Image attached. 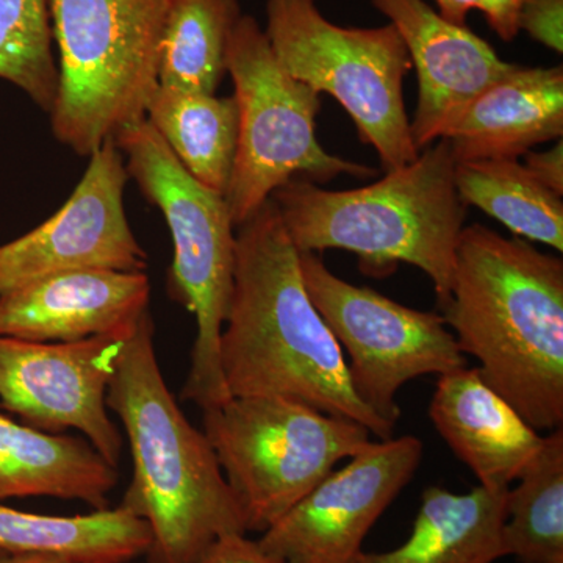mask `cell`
Instances as JSON below:
<instances>
[{
	"instance_id": "29",
	"label": "cell",
	"mask_w": 563,
	"mask_h": 563,
	"mask_svg": "<svg viewBox=\"0 0 563 563\" xmlns=\"http://www.w3.org/2000/svg\"><path fill=\"white\" fill-rule=\"evenodd\" d=\"M521 5L523 0H477V10L503 41H514L520 33Z\"/></svg>"
},
{
	"instance_id": "6",
	"label": "cell",
	"mask_w": 563,
	"mask_h": 563,
	"mask_svg": "<svg viewBox=\"0 0 563 563\" xmlns=\"http://www.w3.org/2000/svg\"><path fill=\"white\" fill-rule=\"evenodd\" d=\"M172 0H51L58 51L52 133L76 154L92 152L146 117L158 87Z\"/></svg>"
},
{
	"instance_id": "26",
	"label": "cell",
	"mask_w": 563,
	"mask_h": 563,
	"mask_svg": "<svg viewBox=\"0 0 563 563\" xmlns=\"http://www.w3.org/2000/svg\"><path fill=\"white\" fill-rule=\"evenodd\" d=\"M548 49L563 52V0H523L520 32Z\"/></svg>"
},
{
	"instance_id": "22",
	"label": "cell",
	"mask_w": 563,
	"mask_h": 563,
	"mask_svg": "<svg viewBox=\"0 0 563 563\" xmlns=\"http://www.w3.org/2000/svg\"><path fill=\"white\" fill-rule=\"evenodd\" d=\"M455 188L517 236L563 251L562 196L543 187L518 158L455 162Z\"/></svg>"
},
{
	"instance_id": "10",
	"label": "cell",
	"mask_w": 563,
	"mask_h": 563,
	"mask_svg": "<svg viewBox=\"0 0 563 563\" xmlns=\"http://www.w3.org/2000/svg\"><path fill=\"white\" fill-rule=\"evenodd\" d=\"M301 272L313 306L350 355L354 391L390 424L401 417L396 396L404 384L466 365L442 314L410 309L340 279L312 252H302Z\"/></svg>"
},
{
	"instance_id": "15",
	"label": "cell",
	"mask_w": 563,
	"mask_h": 563,
	"mask_svg": "<svg viewBox=\"0 0 563 563\" xmlns=\"http://www.w3.org/2000/svg\"><path fill=\"white\" fill-rule=\"evenodd\" d=\"M151 292L146 272L52 274L0 295V335L77 343L131 332L150 312Z\"/></svg>"
},
{
	"instance_id": "7",
	"label": "cell",
	"mask_w": 563,
	"mask_h": 563,
	"mask_svg": "<svg viewBox=\"0 0 563 563\" xmlns=\"http://www.w3.org/2000/svg\"><path fill=\"white\" fill-rule=\"evenodd\" d=\"M202 431L242 509L246 532H265L333 466L372 442L358 422L307 404L231 396L202 410Z\"/></svg>"
},
{
	"instance_id": "3",
	"label": "cell",
	"mask_w": 563,
	"mask_h": 563,
	"mask_svg": "<svg viewBox=\"0 0 563 563\" xmlns=\"http://www.w3.org/2000/svg\"><path fill=\"white\" fill-rule=\"evenodd\" d=\"M107 407L124 428L133 462L120 506L150 526L151 562L196 563L218 540L247 533L209 439L165 383L151 312L122 346Z\"/></svg>"
},
{
	"instance_id": "18",
	"label": "cell",
	"mask_w": 563,
	"mask_h": 563,
	"mask_svg": "<svg viewBox=\"0 0 563 563\" xmlns=\"http://www.w3.org/2000/svg\"><path fill=\"white\" fill-rule=\"evenodd\" d=\"M118 481L117 466L87 439L22 424L0 406V501L51 496L101 510Z\"/></svg>"
},
{
	"instance_id": "4",
	"label": "cell",
	"mask_w": 563,
	"mask_h": 563,
	"mask_svg": "<svg viewBox=\"0 0 563 563\" xmlns=\"http://www.w3.org/2000/svg\"><path fill=\"white\" fill-rule=\"evenodd\" d=\"M454 168L450 140L440 139L417 161L368 187L332 191L298 177L272 199L301 254L352 252L362 268L376 274L409 263L431 279L442 303L450 296L466 218Z\"/></svg>"
},
{
	"instance_id": "11",
	"label": "cell",
	"mask_w": 563,
	"mask_h": 563,
	"mask_svg": "<svg viewBox=\"0 0 563 563\" xmlns=\"http://www.w3.org/2000/svg\"><path fill=\"white\" fill-rule=\"evenodd\" d=\"M133 331L77 343L0 335V406L40 431L80 432L118 468L124 440L110 417L107 388Z\"/></svg>"
},
{
	"instance_id": "20",
	"label": "cell",
	"mask_w": 563,
	"mask_h": 563,
	"mask_svg": "<svg viewBox=\"0 0 563 563\" xmlns=\"http://www.w3.org/2000/svg\"><path fill=\"white\" fill-rule=\"evenodd\" d=\"M146 521L121 506L57 517L0 503V553L44 554L79 563H129L150 553Z\"/></svg>"
},
{
	"instance_id": "2",
	"label": "cell",
	"mask_w": 563,
	"mask_h": 563,
	"mask_svg": "<svg viewBox=\"0 0 563 563\" xmlns=\"http://www.w3.org/2000/svg\"><path fill=\"white\" fill-rule=\"evenodd\" d=\"M462 354L536 431L563 428V262L481 224L461 233L440 303Z\"/></svg>"
},
{
	"instance_id": "24",
	"label": "cell",
	"mask_w": 563,
	"mask_h": 563,
	"mask_svg": "<svg viewBox=\"0 0 563 563\" xmlns=\"http://www.w3.org/2000/svg\"><path fill=\"white\" fill-rule=\"evenodd\" d=\"M518 483L507 493L506 555L521 563H563V428L544 437Z\"/></svg>"
},
{
	"instance_id": "16",
	"label": "cell",
	"mask_w": 563,
	"mask_h": 563,
	"mask_svg": "<svg viewBox=\"0 0 563 563\" xmlns=\"http://www.w3.org/2000/svg\"><path fill=\"white\" fill-rule=\"evenodd\" d=\"M429 418L487 490H509L544 442L477 368L466 365L439 376Z\"/></svg>"
},
{
	"instance_id": "13",
	"label": "cell",
	"mask_w": 563,
	"mask_h": 563,
	"mask_svg": "<svg viewBox=\"0 0 563 563\" xmlns=\"http://www.w3.org/2000/svg\"><path fill=\"white\" fill-rule=\"evenodd\" d=\"M129 176L114 140L90 155L84 177L54 217L0 246V295L77 269L146 272L147 254L129 224Z\"/></svg>"
},
{
	"instance_id": "23",
	"label": "cell",
	"mask_w": 563,
	"mask_h": 563,
	"mask_svg": "<svg viewBox=\"0 0 563 563\" xmlns=\"http://www.w3.org/2000/svg\"><path fill=\"white\" fill-rule=\"evenodd\" d=\"M242 18L239 0H172L163 27L158 85L217 92Z\"/></svg>"
},
{
	"instance_id": "12",
	"label": "cell",
	"mask_w": 563,
	"mask_h": 563,
	"mask_svg": "<svg viewBox=\"0 0 563 563\" xmlns=\"http://www.w3.org/2000/svg\"><path fill=\"white\" fill-rule=\"evenodd\" d=\"M413 435L369 442L257 540L284 563H354L366 533L420 468Z\"/></svg>"
},
{
	"instance_id": "17",
	"label": "cell",
	"mask_w": 563,
	"mask_h": 563,
	"mask_svg": "<svg viewBox=\"0 0 563 563\" xmlns=\"http://www.w3.org/2000/svg\"><path fill=\"white\" fill-rule=\"evenodd\" d=\"M563 136V69L523 68L488 87L448 129L455 162L518 158Z\"/></svg>"
},
{
	"instance_id": "5",
	"label": "cell",
	"mask_w": 563,
	"mask_h": 563,
	"mask_svg": "<svg viewBox=\"0 0 563 563\" xmlns=\"http://www.w3.org/2000/svg\"><path fill=\"white\" fill-rule=\"evenodd\" d=\"M129 179L157 207L173 239L169 296L195 317L196 339L180 399L209 409L231 398L220 340L233 290L236 229L228 202L192 179L146 118L113 136Z\"/></svg>"
},
{
	"instance_id": "30",
	"label": "cell",
	"mask_w": 563,
	"mask_h": 563,
	"mask_svg": "<svg viewBox=\"0 0 563 563\" xmlns=\"http://www.w3.org/2000/svg\"><path fill=\"white\" fill-rule=\"evenodd\" d=\"M435 2L440 16L457 25H465L468 14L477 10V0H435Z\"/></svg>"
},
{
	"instance_id": "32",
	"label": "cell",
	"mask_w": 563,
	"mask_h": 563,
	"mask_svg": "<svg viewBox=\"0 0 563 563\" xmlns=\"http://www.w3.org/2000/svg\"><path fill=\"white\" fill-rule=\"evenodd\" d=\"M143 563H154V562H151L150 559H147V562H143Z\"/></svg>"
},
{
	"instance_id": "19",
	"label": "cell",
	"mask_w": 563,
	"mask_h": 563,
	"mask_svg": "<svg viewBox=\"0 0 563 563\" xmlns=\"http://www.w3.org/2000/svg\"><path fill=\"white\" fill-rule=\"evenodd\" d=\"M507 493L426 488L409 540L387 553L361 551L354 563H495L506 558Z\"/></svg>"
},
{
	"instance_id": "21",
	"label": "cell",
	"mask_w": 563,
	"mask_h": 563,
	"mask_svg": "<svg viewBox=\"0 0 563 563\" xmlns=\"http://www.w3.org/2000/svg\"><path fill=\"white\" fill-rule=\"evenodd\" d=\"M144 118L192 179L225 195L239 146V106L233 96L158 85Z\"/></svg>"
},
{
	"instance_id": "28",
	"label": "cell",
	"mask_w": 563,
	"mask_h": 563,
	"mask_svg": "<svg viewBox=\"0 0 563 563\" xmlns=\"http://www.w3.org/2000/svg\"><path fill=\"white\" fill-rule=\"evenodd\" d=\"M525 166L543 187L563 196V143L562 139L551 150L526 152Z\"/></svg>"
},
{
	"instance_id": "1",
	"label": "cell",
	"mask_w": 563,
	"mask_h": 563,
	"mask_svg": "<svg viewBox=\"0 0 563 563\" xmlns=\"http://www.w3.org/2000/svg\"><path fill=\"white\" fill-rule=\"evenodd\" d=\"M220 362L231 396L307 404L358 422L379 440L396 431L354 391L343 350L306 290L301 252L273 199L236 229Z\"/></svg>"
},
{
	"instance_id": "27",
	"label": "cell",
	"mask_w": 563,
	"mask_h": 563,
	"mask_svg": "<svg viewBox=\"0 0 563 563\" xmlns=\"http://www.w3.org/2000/svg\"><path fill=\"white\" fill-rule=\"evenodd\" d=\"M196 563H284L262 550L246 533H232L218 540Z\"/></svg>"
},
{
	"instance_id": "31",
	"label": "cell",
	"mask_w": 563,
	"mask_h": 563,
	"mask_svg": "<svg viewBox=\"0 0 563 563\" xmlns=\"http://www.w3.org/2000/svg\"><path fill=\"white\" fill-rule=\"evenodd\" d=\"M0 563H79L44 554H0Z\"/></svg>"
},
{
	"instance_id": "8",
	"label": "cell",
	"mask_w": 563,
	"mask_h": 563,
	"mask_svg": "<svg viewBox=\"0 0 563 563\" xmlns=\"http://www.w3.org/2000/svg\"><path fill=\"white\" fill-rule=\"evenodd\" d=\"M228 74L239 106V146L224 199L239 229L292 179H368L376 172L329 154L317 139L321 95L277 62L265 31L242 14L228 47Z\"/></svg>"
},
{
	"instance_id": "14",
	"label": "cell",
	"mask_w": 563,
	"mask_h": 563,
	"mask_svg": "<svg viewBox=\"0 0 563 563\" xmlns=\"http://www.w3.org/2000/svg\"><path fill=\"white\" fill-rule=\"evenodd\" d=\"M398 31L412 68L418 101L410 131L418 151L443 139L477 96L512 73L487 41L440 16L424 0H369Z\"/></svg>"
},
{
	"instance_id": "9",
	"label": "cell",
	"mask_w": 563,
	"mask_h": 563,
	"mask_svg": "<svg viewBox=\"0 0 563 563\" xmlns=\"http://www.w3.org/2000/svg\"><path fill=\"white\" fill-rule=\"evenodd\" d=\"M266 38L296 80L328 92L347 111L363 143L372 144L385 173L417 161L404 106L409 52L391 24L340 27L317 0H266Z\"/></svg>"
},
{
	"instance_id": "25",
	"label": "cell",
	"mask_w": 563,
	"mask_h": 563,
	"mask_svg": "<svg viewBox=\"0 0 563 563\" xmlns=\"http://www.w3.org/2000/svg\"><path fill=\"white\" fill-rule=\"evenodd\" d=\"M0 79L51 113L58 91L51 0H0Z\"/></svg>"
},
{
	"instance_id": "33",
	"label": "cell",
	"mask_w": 563,
	"mask_h": 563,
	"mask_svg": "<svg viewBox=\"0 0 563 563\" xmlns=\"http://www.w3.org/2000/svg\"><path fill=\"white\" fill-rule=\"evenodd\" d=\"M0 554H5V553H0Z\"/></svg>"
}]
</instances>
